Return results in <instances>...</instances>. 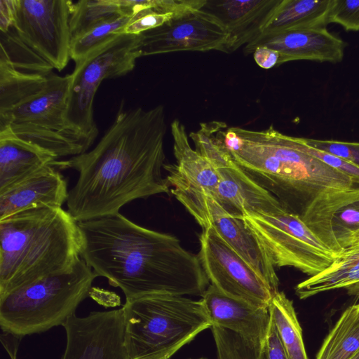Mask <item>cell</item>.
Instances as JSON below:
<instances>
[{
  "mask_svg": "<svg viewBox=\"0 0 359 359\" xmlns=\"http://www.w3.org/2000/svg\"><path fill=\"white\" fill-rule=\"evenodd\" d=\"M171 133L177 164L164 165L168 172L166 179L169 185L184 184L211 195L219 182L216 169L208 159L191 147L186 128L178 119L172 122Z\"/></svg>",
  "mask_w": 359,
  "mask_h": 359,
  "instance_id": "44dd1931",
  "label": "cell"
},
{
  "mask_svg": "<svg viewBox=\"0 0 359 359\" xmlns=\"http://www.w3.org/2000/svg\"><path fill=\"white\" fill-rule=\"evenodd\" d=\"M262 358L263 359H288L271 320L265 344L262 346Z\"/></svg>",
  "mask_w": 359,
  "mask_h": 359,
  "instance_id": "e575fe53",
  "label": "cell"
},
{
  "mask_svg": "<svg viewBox=\"0 0 359 359\" xmlns=\"http://www.w3.org/2000/svg\"><path fill=\"white\" fill-rule=\"evenodd\" d=\"M177 14L180 13H168L154 8H144L133 16L123 28V34L140 35L163 25Z\"/></svg>",
  "mask_w": 359,
  "mask_h": 359,
  "instance_id": "4dcf8cb0",
  "label": "cell"
},
{
  "mask_svg": "<svg viewBox=\"0 0 359 359\" xmlns=\"http://www.w3.org/2000/svg\"><path fill=\"white\" fill-rule=\"evenodd\" d=\"M236 164L297 215L335 255L343 249L332 229L334 215L359 199V182L305 151L299 137L276 130L231 127L219 132Z\"/></svg>",
  "mask_w": 359,
  "mask_h": 359,
  "instance_id": "7a4b0ae2",
  "label": "cell"
},
{
  "mask_svg": "<svg viewBox=\"0 0 359 359\" xmlns=\"http://www.w3.org/2000/svg\"><path fill=\"white\" fill-rule=\"evenodd\" d=\"M351 359H359V351Z\"/></svg>",
  "mask_w": 359,
  "mask_h": 359,
  "instance_id": "f35d334b",
  "label": "cell"
},
{
  "mask_svg": "<svg viewBox=\"0 0 359 359\" xmlns=\"http://www.w3.org/2000/svg\"><path fill=\"white\" fill-rule=\"evenodd\" d=\"M172 187L171 194L203 229L212 226L275 293L279 291V279L271 257L243 219L229 215L212 196L201 189L184 184Z\"/></svg>",
  "mask_w": 359,
  "mask_h": 359,
  "instance_id": "8fae6325",
  "label": "cell"
},
{
  "mask_svg": "<svg viewBox=\"0 0 359 359\" xmlns=\"http://www.w3.org/2000/svg\"><path fill=\"white\" fill-rule=\"evenodd\" d=\"M333 0H281L261 34L325 28ZM260 34V35H261Z\"/></svg>",
  "mask_w": 359,
  "mask_h": 359,
  "instance_id": "603a6c76",
  "label": "cell"
},
{
  "mask_svg": "<svg viewBox=\"0 0 359 359\" xmlns=\"http://www.w3.org/2000/svg\"><path fill=\"white\" fill-rule=\"evenodd\" d=\"M255 62L263 69H271L278 65L279 53L270 48L259 46L253 52Z\"/></svg>",
  "mask_w": 359,
  "mask_h": 359,
  "instance_id": "d590c367",
  "label": "cell"
},
{
  "mask_svg": "<svg viewBox=\"0 0 359 359\" xmlns=\"http://www.w3.org/2000/svg\"><path fill=\"white\" fill-rule=\"evenodd\" d=\"M141 43V34H122L93 52L72 73L67 119L91 146L98 135L93 115L97 88L104 79L123 76L134 69L142 57Z\"/></svg>",
  "mask_w": 359,
  "mask_h": 359,
  "instance_id": "ba28073f",
  "label": "cell"
},
{
  "mask_svg": "<svg viewBox=\"0 0 359 359\" xmlns=\"http://www.w3.org/2000/svg\"><path fill=\"white\" fill-rule=\"evenodd\" d=\"M13 28L19 38L53 69L70 58V0H13Z\"/></svg>",
  "mask_w": 359,
  "mask_h": 359,
  "instance_id": "7c38bea8",
  "label": "cell"
},
{
  "mask_svg": "<svg viewBox=\"0 0 359 359\" xmlns=\"http://www.w3.org/2000/svg\"><path fill=\"white\" fill-rule=\"evenodd\" d=\"M200 300L212 326L233 332L253 344L264 345L271 323L269 308L229 296L212 284Z\"/></svg>",
  "mask_w": 359,
  "mask_h": 359,
  "instance_id": "e0dca14e",
  "label": "cell"
},
{
  "mask_svg": "<svg viewBox=\"0 0 359 359\" xmlns=\"http://www.w3.org/2000/svg\"><path fill=\"white\" fill-rule=\"evenodd\" d=\"M142 56L181 51L226 53L229 34L220 20L201 9L174 16L163 25L141 34Z\"/></svg>",
  "mask_w": 359,
  "mask_h": 359,
  "instance_id": "5bb4252c",
  "label": "cell"
},
{
  "mask_svg": "<svg viewBox=\"0 0 359 359\" xmlns=\"http://www.w3.org/2000/svg\"><path fill=\"white\" fill-rule=\"evenodd\" d=\"M328 22L346 31H359V0H333Z\"/></svg>",
  "mask_w": 359,
  "mask_h": 359,
  "instance_id": "d6a6232c",
  "label": "cell"
},
{
  "mask_svg": "<svg viewBox=\"0 0 359 359\" xmlns=\"http://www.w3.org/2000/svg\"><path fill=\"white\" fill-rule=\"evenodd\" d=\"M299 140L305 151L359 182L358 166L341 158L308 146L302 141V137H299Z\"/></svg>",
  "mask_w": 359,
  "mask_h": 359,
  "instance_id": "836d02e7",
  "label": "cell"
},
{
  "mask_svg": "<svg viewBox=\"0 0 359 359\" xmlns=\"http://www.w3.org/2000/svg\"><path fill=\"white\" fill-rule=\"evenodd\" d=\"M259 46H266L279 53L278 65L294 60L340 62L346 43L325 28L287 30L261 34L243 48L245 54L253 53Z\"/></svg>",
  "mask_w": 359,
  "mask_h": 359,
  "instance_id": "2e32d148",
  "label": "cell"
},
{
  "mask_svg": "<svg viewBox=\"0 0 359 359\" xmlns=\"http://www.w3.org/2000/svg\"><path fill=\"white\" fill-rule=\"evenodd\" d=\"M68 196L65 177L47 166L0 194V220L27 210L62 208Z\"/></svg>",
  "mask_w": 359,
  "mask_h": 359,
  "instance_id": "ac0fdd59",
  "label": "cell"
},
{
  "mask_svg": "<svg viewBox=\"0 0 359 359\" xmlns=\"http://www.w3.org/2000/svg\"><path fill=\"white\" fill-rule=\"evenodd\" d=\"M198 255L210 284L224 294L269 308L275 292L212 226L200 236Z\"/></svg>",
  "mask_w": 359,
  "mask_h": 359,
  "instance_id": "4fadbf2b",
  "label": "cell"
},
{
  "mask_svg": "<svg viewBox=\"0 0 359 359\" xmlns=\"http://www.w3.org/2000/svg\"><path fill=\"white\" fill-rule=\"evenodd\" d=\"M122 101L114 121L93 149L53 163L58 170L79 172L67 201L77 222L116 214L134 200L170 191L162 175L164 107L125 110Z\"/></svg>",
  "mask_w": 359,
  "mask_h": 359,
  "instance_id": "6da1fadb",
  "label": "cell"
},
{
  "mask_svg": "<svg viewBox=\"0 0 359 359\" xmlns=\"http://www.w3.org/2000/svg\"><path fill=\"white\" fill-rule=\"evenodd\" d=\"M339 288L346 289L348 293L359 288V242L344 248L322 272L299 283L295 292L304 299Z\"/></svg>",
  "mask_w": 359,
  "mask_h": 359,
  "instance_id": "7402d4cb",
  "label": "cell"
},
{
  "mask_svg": "<svg viewBox=\"0 0 359 359\" xmlns=\"http://www.w3.org/2000/svg\"><path fill=\"white\" fill-rule=\"evenodd\" d=\"M50 75L21 72L0 55V111L11 109L42 90Z\"/></svg>",
  "mask_w": 359,
  "mask_h": 359,
  "instance_id": "d4e9b609",
  "label": "cell"
},
{
  "mask_svg": "<svg viewBox=\"0 0 359 359\" xmlns=\"http://www.w3.org/2000/svg\"><path fill=\"white\" fill-rule=\"evenodd\" d=\"M131 13L118 0H80L74 2L69 18L71 39H74L97 25Z\"/></svg>",
  "mask_w": 359,
  "mask_h": 359,
  "instance_id": "4316f807",
  "label": "cell"
},
{
  "mask_svg": "<svg viewBox=\"0 0 359 359\" xmlns=\"http://www.w3.org/2000/svg\"><path fill=\"white\" fill-rule=\"evenodd\" d=\"M72 74L53 73L44 88L15 107L0 111V128L52 153L58 159L88 151L91 145L67 119Z\"/></svg>",
  "mask_w": 359,
  "mask_h": 359,
  "instance_id": "52a82bcc",
  "label": "cell"
},
{
  "mask_svg": "<svg viewBox=\"0 0 359 359\" xmlns=\"http://www.w3.org/2000/svg\"><path fill=\"white\" fill-rule=\"evenodd\" d=\"M57 160L48 151L15 136L8 126L0 128V194Z\"/></svg>",
  "mask_w": 359,
  "mask_h": 359,
  "instance_id": "ffe728a7",
  "label": "cell"
},
{
  "mask_svg": "<svg viewBox=\"0 0 359 359\" xmlns=\"http://www.w3.org/2000/svg\"><path fill=\"white\" fill-rule=\"evenodd\" d=\"M81 257L129 300L149 294L201 296L210 285L198 255L174 236L140 226L119 212L79 222Z\"/></svg>",
  "mask_w": 359,
  "mask_h": 359,
  "instance_id": "3957f363",
  "label": "cell"
},
{
  "mask_svg": "<svg viewBox=\"0 0 359 359\" xmlns=\"http://www.w3.org/2000/svg\"><path fill=\"white\" fill-rule=\"evenodd\" d=\"M14 20V1L0 0V30L6 32L13 27Z\"/></svg>",
  "mask_w": 359,
  "mask_h": 359,
  "instance_id": "8d00e7d4",
  "label": "cell"
},
{
  "mask_svg": "<svg viewBox=\"0 0 359 359\" xmlns=\"http://www.w3.org/2000/svg\"><path fill=\"white\" fill-rule=\"evenodd\" d=\"M359 351V303L347 308L331 330L316 359H351Z\"/></svg>",
  "mask_w": 359,
  "mask_h": 359,
  "instance_id": "484cf974",
  "label": "cell"
},
{
  "mask_svg": "<svg viewBox=\"0 0 359 359\" xmlns=\"http://www.w3.org/2000/svg\"><path fill=\"white\" fill-rule=\"evenodd\" d=\"M198 359H205V358H198Z\"/></svg>",
  "mask_w": 359,
  "mask_h": 359,
  "instance_id": "ab89813d",
  "label": "cell"
},
{
  "mask_svg": "<svg viewBox=\"0 0 359 359\" xmlns=\"http://www.w3.org/2000/svg\"><path fill=\"white\" fill-rule=\"evenodd\" d=\"M97 277L81 258L68 271L41 278L1 296L2 332L22 339L63 327L90 295Z\"/></svg>",
  "mask_w": 359,
  "mask_h": 359,
  "instance_id": "8992f818",
  "label": "cell"
},
{
  "mask_svg": "<svg viewBox=\"0 0 359 359\" xmlns=\"http://www.w3.org/2000/svg\"><path fill=\"white\" fill-rule=\"evenodd\" d=\"M332 229L342 249L359 242V199L337 212L332 221Z\"/></svg>",
  "mask_w": 359,
  "mask_h": 359,
  "instance_id": "f546056e",
  "label": "cell"
},
{
  "mask_svg": "<svg viewBox=\"0 0 359 359\" xmlns=\"http://www.w3.org/2000/svg\"><path fill=\"white\" fill-rule=\"evenodd\" d=\"M349 294L359 297V288L351 292Z\"/></svg>",
  "mask_w": 359,
  "mask_h": 359,
  "instance_id": "74e56055",
  "label": "cell"
},
{
  "mask_svg": "<svg viewBox=\"0 0 359 359\" xmlns=\"http://www.w3.org/2000/svg\"><path fill=\"white\" fill-rule=\"evenodd\" d=\"M269 311L287 358L308 359L292 302L278 291L274 294Z\"/></svg>",
  "mask_w": 359,
  "mask_h": 359,
  "instance_id": "cb8c5ba5",
  "label": "cell"
},
{
  "mask_svg": "<svg viewBox=\"0 0 359 359\" xmlns=\"http://www.w3.org/2000/svg\"><path fill=\"white\" fill-rule=\"evenodd\" d=\"M134 15L124 14L97 25L90 31L72 39L70 58L75 66L80 65L93 52L115 40Z\"/></svg>",
  "mask_w": 359,
  "mask_h": 359,
  "instance_id": "83f0119b",
  "label": "cell"
},
{
  "mask_svg": "<svg viewBox=\"0 0 359 359\" xmlns=\"http://www.w3.org/2000/svg\"><path fill=\"white\" fill-rule=\"evenodd\" d=\"M0 297L71 270L81 258L78 222L62 208L27 210L0 220Z\"/></svg>",
  "mask_w": 359,
  "mask_h": 359,
  "instance_id": "277c9868",
  "label": "cell"
},
{
  "mask_svg": "<svg viewBox=\"0 0 359 359\" xmlns=\"http://www.w3.org/2000/svg\"><path fill=\"white\" fill-rule=\"evenodd\" d=\"M0 39V55L16 69L45 76L53 73V68L19 38L13 27L1 32Z\"/></svg>",
  "mask_w": 359,
  "mask_h": 359,
  "instance_id": "f1b7e54d",
  "label": "cell"
},
{
  "mask_svg": "<svg viewBox=\"0 0 359 359\" xmlns=\"http://www.w3.org/2000/svg\"><path fill=\"white\" fill-rule=\"evenodd\" d=\"M242 219L275 266L293 267L311 277L327 268L337 256L284 208L270 213H245Z\"/></svg>",
  "mask_w": 359,
  "mask_h": 359,
  "instance_id": "9c48e42d",
  "label": "cell"
},
{
  "mask_svg": "<svg viewBox=\"0 0 359 359\" xmlns=\"http://www.w3.org/2000/svg\"><path fill=\"white\" fill-rule=\"evenodd\" d=\"M281 0H206L201 10L217 17L227 29L226 53L258 37Z\"/></svg>",
  "mask_w": 359,
  "mask_h": 359,
  "instance_id": "d6986e66",
  "label": "cell"
},
{
  "mask_svg": "<svg viewBox=\"0 0 359 359\" xmlns=\"http://www.w3.org/2000/svg\"><path fill=\"white\" fill-rule=\"evenodd\" d=\"M124 344L129 359H171L212 325L201 300L149 294L126 300Z\"/></svg>",
  "mask_w": 359,
  "mask_h": 359,
  "instance_id": "5b68a950",
  "label": "cell"
},
{
  "mask_svg": "<svg viewBox=\"0 0 359 359\" xmlns=\"http://www.w3.org/2000/svg\"><path fill=\"white\" fill-rule=\"evenodd\" d=\"M226 128V123L212 121L201 123L197 131L189 133L195 149L210 161L219 175L218 184L210 196L229 215L241 219L245 213H270L283 208L233 160L219 133Z\"/></svg>",
  "mask_w": 359,
  "mask_h": 359,
  "instance_id": "30bf717a",
  "label": "cell"
},
{
  "mask_svg": "<svg viewBox=\"0 0 359 359\" xmlns=\"http://www.w3.org/2000/svg\"><path fill=\"white\" fill-rule=\"evenodd\" d=\"M308 146L341 158L359 167V142L302 137Z\"/></svg>",
  "mask_w": 359,
  "mask_h": 359,
  "instance_id": "1f68e13d",
  "label": "cell"
},
{
  "mask_svg": "<svg viewBox=\"0 0 359 359\" xmlns=\"http://www.w3.org/2000/svg\"><path fill=\"white\" fill-rule=\"evenodd\" d=\"M66 346L62 359H129L124 344L123 309L72 316L63 325Z\"/></svg>",
  "mask_w": 359,
  "mask_h": 359,
  "instance_id": "9a60e30c",
  "label": "cell"
}]
</instances>
